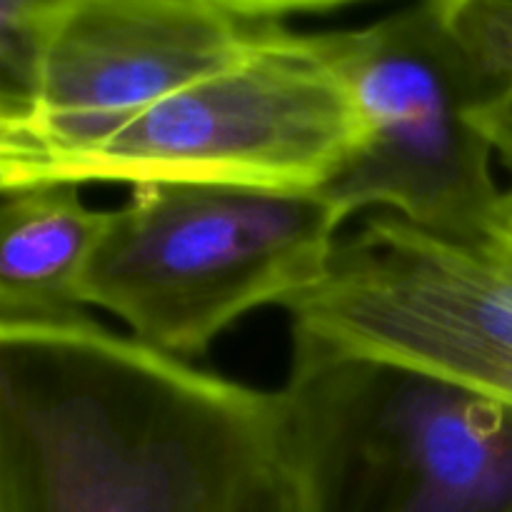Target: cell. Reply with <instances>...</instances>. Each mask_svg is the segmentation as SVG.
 <instances>
[{
	"mask_svg": "<svg viewBox=\"0 0 512 512\" xmlns=\"http://www.w3.org/2000/svg\"><path fill=\"white\" fill-rule=\"evenodd\" d=\"M55 8L58 0L0 3V123L33 108Z\"/></svg>",
	"mask_w": 512,
	"mask_h": 512,
	"instance_id": "cell-9",
	"label": "cell"
},
{
	"mask_svg": "<svg viewBox=\"0 0 512 512\" xmlns=\"http://www.w3.org/2000/svg\"><path fill=\"white\" fill-rule=\"evenodd\" d=\"M325 45L348 80L365 145L323 190L348 215L378 208L450 238L503 223L493 175L490 118L503 73L485 43L473 0H428Z\"/></svg>",
	"mask_w": 512,
	"mask_h": 512,
	"instance_id": "cell-3",
	"label": "cell"
},
{
	"mask_svg": "<svg viewBox=\"0 0 512 512\" xmlns=\"http://www.w3.org/2000/svg\"><path fill=\"white\" fill-rule=\"evenodd\" d=\"M275 468L295 512H512V408L293 338Z\"/></svg>",
	"mask_w": 512,
	"mask_h": 512,
	"instance_id": "cell-2",
	"label": "cell"
},
{
	"mask_svg": "<svg viewBox=\"0 0 512 512\" xmlns=\"http://www.w3.org/2000/svg\"><path fill=\"white\" fill-rule=\"evenodd\" d=\"M478 15L505 75L503 93L490 118V140L510 173V185L503 195V218L512 230V0H478Z\"/></svg>",
	"mask_w": 512,
	"mask_h": 512,
	"instance_id": "cell-10",
	"label": "cell"
},
{
	"mask_svg": "<svg viewBox=\"0 0 512 512\" xmlns=\"http://www.w3.org/2000/svg\"><path fill=\"white\" fill-rule=\"evenodd\" d=\"M105 225L108 213L88 208L80 185L3 193L0 328L88 320L83 280Z\"/></svg>",
	"mask_w": 512,
	"mask_h": 512,
	"instance_id": "cell-7",
	"label": "cell"
},
{
	"mask_svg": "<svg viewBox=\"0 0 512 512\" xmlns=\"http://www.w3.org/2000/svg\"><path fill=\"white\" fill-rule=\"evenodd\" d=\"M338 3L58 0L35 103L0 123V188L18 190L178 90L240 63Z\"/></svg>",
	"mask_w": 512,
	"mask_h": 512,
	"instance_id": "cell-6",
	"label": "cell"
},
{
	"mask_svg": "<svg viewBox=\"0 0 512 512\" xmlns=\"http://www.w3.org/2000/svg\"><path fill=\"white\" fill-rule=\"evenodd\" d=\"M233 512H295L290 490L278 468H270L268 473L260 475Z\"/></svg>",
	"mask_w": 512,
	"mask_h": 512,
	"instance_id": "cell-11",
	"label": "cell"
},
{
	"mask_svg": "<svg viewBox=\"0 0 512 512\" xmlns=\"http://www.w3.org/2000/svg\"><path fill=\"white\" fill-rule=\"evenodd\" d=\"M348 218L323 193L138 185L108 213L85 305L160 353L198 358L243 315L313 288Z\"/></svg>",
	"mask_w": 512,
	"mask_h": 512,
	"instance_id": "cell-4",
	"label": "cell"
},
{
	"mask_svg": "<svg viewBox=\"0 0 512 512\" xmlns=\"http://www.w3.org/2000/svg\"><path fill=\"white\" fill-rule=\"evenodd\" d=\"M458 355L480 393L512 408V240L495 253L460 308Z\"/></svg>",
	"mask_w": 512,
	"mask_h": 512,
	"instance_id": "cell-8",
	"label": "cell"
},
{
	"mask_svg": "<svg viewBox=\"0 0 512 512\" xmlns=\"http://www.w3.org/2000/svg\"><path fill=\"white\" fill-rule=\"evenodd\" d=\"M365 145V123L325 33L290 30L35 170L33 185L188 183L323 193Z\"/></svg>",
	"mask_w": 512,
	"mask_h": 512,
	"instance_id": "cell-5",
	"label": "cell"
},
{
	"mask_svg": "<svg viewBox=\"0 0 512 512\" xmlns=\"http://www.w3.org/2000/svg\"><path fill=\"white\" fill-rule=\"evenodd\" d=\"M275 395L88 318L0 328V512H233Z\"/></svg>",
	"mask_w": 512,
	"mask_h": 512,
	"instance_id": "cell-1",
	"label": "cell"
}]
</instances>
